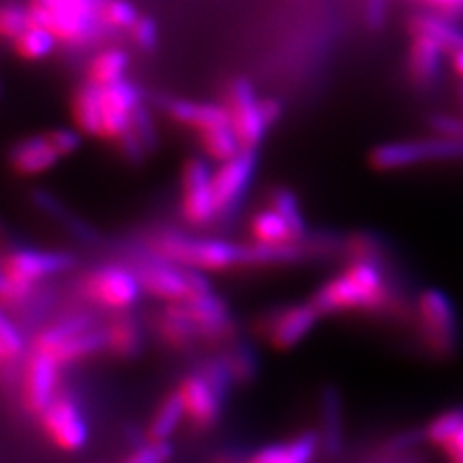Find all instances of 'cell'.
I'll list each match as a JSON object with an SVG mask.
<instances>
[{"instance_id":"obj_35","label":"cell","mask_w":463,"mask_h":463,"mask_svg":"<svg viewBox=\"0 0 463 463\" xmlns=\"http://www.w3.org/2000/svg\"><path fill=\"white\" fill-rule=\"evenodd\" d=\"M172 458L170 440H151L147 439L143 444L136 446L122 463H168Z\"/></svg>"},{"instance_id":"obj_31","label":"cell","mask_w":463,"mask_h":463,"mask_svg":"<svg viewBox=\"0 0 463 463\" xmlns=\"http://www.w3.org/2000/svg\"><path fill=\"white\" fill-rule=\"evenodd\" d=\"M199 139L203 145V151H205L216 163L228 161V158L238 155L243 149L236 129L232 124L214 128V129H211V132L201 134Z\"/></svg>"},{"instance_id":"obj_4","label":"cell","mask_w":463,"mask_h":463,"mask_svg":"<svg viewBox=\"0 0 463 463\" xmlns=\"http://www.w3.org/2000/svg\"><path fill=\"white\" fill-rule=\"evenodd\" d=\"M74 257L47 250H12L3 257L0 269V298L5 307H18L32 298L39 282L74 267Z\"/></svg>"},{"instance_id":"obj_22","label":"cell","mask_w":463,"mask_h":463,"mask_svg":"<svg viewBox=\"0 0 463 463\" xmlns=\"http://www.w3.org/2000/svg\"><path fill=\"white\" fill-rule=\"evenodd\" d=\"M156 332L172 350H185L199 340L197 328L184 303H166V307L156 317Z\"/></svg>"},{"instance_id":"obj_10","label":"cell","mask_w":463,"mask_h":463,"mask_svg":"<svg viewBox=\"0 0 463 463\" xmlns=\"http://www.w3.org/2000/svg\"><path fill=\"white\" fill-rule=\"evenodd\" d=\"M180 211L192 228H205L221 219L214 201L213 170L203 158H190L184 166Z\"/></svg>"},{"instance_id":"obj_13","label":"cell","mask_w":463,"mask_h":463,"mask_svg":"<svg viewBox=\"0 0 463 463\" xmlns=\"http://www.w3.org/2000/svg\"><path fill=\"white\" fill-rule=\"evenodd\" d=\"M257 168V149H241L228 161L219 163L213 170L214 201L219 207V216L234 213L253 180Z\"/></svg>"},{"instance_id":"obj_46","label":"cell","mask_w":463,"mask_h":463,"mask_svg":"<svg viewBox=\"0 0 463 463\" xmlns=\"http://www.w3.org/2000/svg\"><path fill=\"white\" fill-rule=\"evenodd\" d=\"M263 110H265V116H267V120H269L270 126L280 118V105H279V100H274V99H263Z\"/></svg>"},{"instance_id":"obj_38","label":"cell","mask_w":463,"mask_h":463,"mask_svg":"<svg viewBox=\"0 0 463 463\" xmlns=\"http://www.w3.org/2000/svg\"><path fill=\"white\" fill-rule=\"evenodd\" d=\"M105 18L114 29H132L139 20V14L128 0H107Z\"/></svg>"},{"instance_id":"obj_39","label":"cell","mask_w":463,"mask_h":463,"mask_svg":"<svg viewBox=\"0 0 463 463\" xmlns=\"http://www.w3.org/2000/svg\"><path fill=\"white\" fill-rule=\"evenodd\" d=\"M129 129H132V132L136 134V137L145 145V149L151 151L155 147V141H156L155 124H153L149 109L145 107L143 103H139L137 109L134 110L132 128H129Z\"/></svg>"},{"instance_id":"obj_29","label":"cell","mask_w":463,"mask_h":463,"mask_svg":"<svg viewBox=\"0 0 463 463\" xmlns=\"http://www.w3.org/2000/svg\"><path fill=\"white\" fill-rule=\"evenodd\" d=\"M129 64V56L124 49L110 47L99 51L93 61L87 66V81L95 85H112L124 80L126 70Z\"/></svg>"},{"instance_id":"obj_36","label":"cell","mask_w":463,"mask_h":463,"mask_svg":"<svg viewBox=\"0 0 463 463\" xmlns=\"http://www.w3.org/2000/svg\"><path fill=\"white\" fill-rule=\"evenodd\" d=\"M32 25V14L29 8H24L20 5H5L0 10V32L10 41L16 39L22 32Z\"/></svg>"},{"instance_id":"obj_30","label":"cell","mask_w":463,"mask_h":463,"mask_svg":"<svg viewBox=\"0 0 463 463\" xmlns=\"http://www.w3.org/2000/svg\"><path fill=\"white\" fill-rule=\"evenodd\" d=\"M58 45V37L51 32L49 27L41 24H32L25 32H22L14 39V49L25 58V61H41L52 54Z\"/></svg>"},{"instance_id":"obj_7","label":"cell","mask_w":463,"mask_h":463,"mask_svg":"<svg viewBox=\"0 0 463 463\" xmlns=\"http://www.w3.org/2000/svg\"><path fill=\"white\" fill-rule=\"evenodd\" d=\"M134 270L141 282L143 294L166 303H182L211 289L203 272L170 263L153 253L149 259L139 260Z\"/></svg>"},{"instance_id":"obj_23","label":"cell","mask_w":463,"mask_h":463,"mask_svg":"<svg viewBox=\"0 0 463 463\" xmlns=\"http://www.w3.org/2000/svg\"><path fill=\"white\" fill-rule=\"evenodd\" d=\"M318 448L315 432H303L299 437L260 448L259 452L245 459V463H311Z\"/></svg>"},{"instance_id":"obj_14","label":"cell","mask_w":463,"mask_h":463,"mask_svg":"<svg viewBox=\"0 0 463 463\" xmlns=\"http://www.w3.org/2000/svg\"><path fill=\"white\" fill-rule=\"evenodd\" d=\"M61 364L51 355L32 350L22 371V403L25 411L39 417L58 396Z\"/></svg>"},{"instance_id":"obj_20","label":"cell","mask_w":463,"mask_h":463,"mask_svg":"<svg viewBox=\"0 0 463 463\" xmlns=\"http://www.w3.org/2000/svg\"><path fill=\"white\" fill-rule=\"evenodd\" d=\"M166 112L174 120L192 128L197 136L211 132L214 128L232 124L230 112L226 105L216 103H199V100L172 99L166 103Z\"/></svg>"},{"instance_id":"obj_12","label":"cell","mask_w":463,"mask_h":463,"mask_svg":"<svg viewBox=\"0 0 463 463\" xmlns=\"http://www.w3.org/2000/svg\"><path fill=\"white\" fill-rule=\"evenodd\" d=\"M321 317L323 315L313 306V301L296 303V306H288L267 315L260 325V335L274 350L288 352L311 335Z\"/></svg>"},{"instance_id":"obj_1","label":"cell","mask_w":463,"mask_h":463,"mask_svg":"<svg viewBox=\"0 0 463 463\" xmlns=\"http://www.w3.org/2000/svg\"><path fill=\"white\" fill-rule=\"evenodd\" d=\"M394 299L383 267L369 260H350L311 298L321 315L386 311L394 309Z\"/></svg>"},{"instance_id":"obj_2","label":"cell","mask_w":463,"mask_h":463,"mask_svg":"<svg viewBox=\"0 0 463 463\" xmlns=\"http://www.w3.org/2000/svg\"><path fill=\"white\" fill-rule=\"evenodd\" d=\"M149 250L153 255L199 272H226L253 267V245L219 238L187 236L180 232H161Z\"/></svg>"},{"instance_id":"obj_47","label":"cell","mask_w":463,"mask_h":463,"mask_svg":"<svg viewBox=\"0 0 463 463\" xmlns=\"http://www.w3.org/2000/svg\"><path fill=\"white\" fill-rule=\"evenodd\" d=\"M450 54H452V68H454V71L458 74V78L463 80V47L454 51V52H450Z\"/></svg>"},{"instance_id":"obj_19","label":"cell","mask_w":463,"mask_h":463,"mask_svg":"<svg viewBox=\"0 0 463 463\" xmlns=\"http://www.w3.org/2000/svg\"><path fill=\"white\" fill-rule=\"evenodd\" d=\"M61 158L62 156L56 153L47 134L22 139L10 151V165L14 172L25 178H33L39 176V174L49 172Z\"/></svg>"},{"instance_id":"obj_8","label":"cell","mask_w":463,"mask_h":463,"mask_svg":"<svg viewBox=\"0 0 463 463\" xmlns=\"http://www.w3.org/2000/svg\"><path fill=\"white\" fill-rule=\"evenodd\" d=\"M463 139H450L432 136L413 141H390L376 145L369 155V163L374 170L394 172L427 163L461 161Z\"/></svg>"},{"instance_id":"obj_26","label":"cell","mask_w":463,"mask_h":463,"mask_svg":"<svg viewBox=\"0 0 463 463\" xmlns=\"http://www.w3.org/2000/svg\"><path fill=\"white\" fill-rule=\"evenodd\" d=\"M411 33H421L437 43L448 51L454 52L463 47V27H459L450 16H434V14H419L410 22Z\"/></svg>"},{"instance_id":"obj_15","label":"cell","mask_w":463,"mask_h":463,"mask_svg":"<svg viewBox=\"0 0 463 463\" xmlns=\"http://www.w3.org/2000/svg\"><path fill=\"white\" fill-rule=\"evenodd\" d=\"M39 421L47 439L62 452L81 450L87 437H90V430H87V423L78 403L62 394H58L51 402L49 408L39 415Z\"/></svg>"},{"instance_id":"obj_32","label":"cell","mask_w":463,"mask_h":463,"mask_svg":"<svg viewBox=\"0 0 463 463\" xmlns=\"http://www.w3.org/2000/svg\"><path fill=\"white\" fill-rule=\"evenodd\" d=\"M463 427V408H450L432 417L423 429L425 440L437 448H444Z\"/></svg>"},{"instance_id":"obj_43","label":"cell","mask_w":463,"mask_h":463,"mask_svg":"<svg viewBox=\"0 0 463 463\" xmlns=\"http://www.w3.org/2000/svg\"><path fill=\"white\" fill-rule=\"evenodd\" d=\"M364 14H365V24L373 32H379L386 22L388 14V0H365L364 3Z\"/></svg>"},{"instance_id":"obj_6","label":"cell","mask_w":463,"mask_h":463,"mask_svg":"<svg viewBox=\"0 0 463 463\" xmlns=\"http://www.w3.org/2000/svg\"><path fill=\"white\" fill-rule=\"evenodd\" d=\"M32 350L47 354L62 367L105 350L103 328H93L85 315L64 318L35 336Z\"/></svg>"},{"instance_id":"obj_21","label":"cell","mask_w":463,"mask_h":463,"mask_svg":"<svg viewBox=\"0 0 463 463\" xmlns=\"http://www.w3.org/2000/svg\"><path fill=\"white\" fill-rule=\"evenodd\" d=\"M448 51L434 39L415 33L410 49V74L421 87H430L442 78Z\"/></svg>"},{"instance_id":"obj_5","label":"cell","mask_w":463,"mask_h":463,"mask_svg":"<svg viewBox=\"0 0 463 463\" xmlns=\"http://www.w3.org/2000/svg\"><path fill=\"white\" fill-rule=\"evenodd\" d=\"M417 332L425 350L439 359H450L459 350V321L452 299L437 288L423 289L415 303Z\"/></svg>"},{"instance_id":"obj_11","label":"cell","mask_w":463,"mask_h":463,"mask_svg":"<svg viewBox=\"0 0 463 463\" xmlns=\"http://www.w3.org/2000/svg\"><path fill=\"white\" fill-rule=\"evenodd\" d=\"M224 105L228 107L232 126L236 129L241 147L257 149L270 124L263 110V100L257 99L253 85L245 78L232 81Z\"/></svg>"},{"instance_id":"obj_9","label":"cell","mask_w":463,"mask_h":463,"mask_svg":"<svg viewBox=\"0 0 463 463\" xmlns=\"http://www.w3.org/2000/svg\"><path fill=\"white\" fill-rule=\"evenodd\" d=\"M80 292L100 309L124 313L136 306L143 288L134 269L103 265L85 274L80 282Z\"/></svg>"},{"instance_id":"obj_18","label":"cell","mask_w":463,"mask_h":463,"mask_svg":"<svg viewBox=\"0 0 463 463\" xmlns=\"http://www.w3.org/2000/svg\"><path fill=\"white\" fill-rule=\"evenodd\" d=\"M182 303L187 315H190L192 323L197 328L199 340L222 342L232 338V332H234L232 315L226 307V303L219 296L213 294V289L194 296Z\"/></svg>"},{"instance_id":"obj_45","label":"cell","mask_w":463,"mask_h":463,"mask_svg":"<svg viewBox=\"0 0 463 463\" xmlns=\"http://www.w3.org/2000/svg\"><path fill=\"white\" fill-rule=\"evenodd\" d=\"M442 450L446 452L450 463H463V427L454 434L450 442H448Z\"/></svg>"},{"instance_id":"obj_44","label":"cell","mask_w":463,"mask_h":463,"mask_svg":"<svg viewBox=\"0 0 463 463\" xmlns=\"http://www.w3.org/2000/svg\"><path fill=\"white\" fill-rule=\"evenodd\" d=\"M419 3H425L432 8L440 10L444 16H459L463 14V0H419Z\"/></svg>"},{"instance_id":"obj_3","label":"cell","mask_w":463,"mask_h":463,"mask_svg":"<svg viewBox=\"0 0 463 463\" xmlns=\"http://www.w3.org/2000/svg\"><path fill=\"white\" fill-rule=\"evenodd\" d=\"M107 0H29L32 24L49 27L68 47H90L100 41L109 29L105 18Z\"/></svg>"},{"instance_id":"obj_28","label":"cell","mask_w":463,"mask_h":463,"mask_svg":"<svg viewBox=\"0 0 463 463\" xmlns=\"http://www.w3.org/2000/svg\"><path fill=\"white\" fill-rule=\"evenodd\" d=\"M185 421V408L184 402L178 394V390L168 392L161 403L156 405V410L147 425V439L151 440H170L174 432L180 429V425Z\"/></svg>"},{"instance_id":"obj_27","label":"cell","mask_w":463,"mask_h":463,"mask_svg":"<svg viewBox=\"0 0 463 463\" xmlns=\"http://www.w3.org/2000/svg\"><path fill=\"white\" fill-rule=\"evenodd\" d=\"M105 350L116 357H134L141 347V330L132 317L120 315L103 328Z\"/></svg>"},{"instance_id":"obj_34","label":"cell","mask_w":463,"mask_h":463,"mask_svg":"<svg viewBox=\"0 0 463 463\" xmlns=\"http://www.w3.org/2000/svg\"><path fill=\"white\" fill-rule=\"evenodd\" d=\"M24 350L25 340L20 328L10 321L8 315H5L3 321H0V361H3V365H16L24 355Z\"/></svg>"},{"instance_id":"obj_17","label":"cell","mask_w":463,"mask_h":463,"mask_svg":"<svg viewBox=\"0 0 463 463\" xmlns=\"http://www.w3.org/2000/svg\"><path fill=\"white\" fill-rule=\"evenodd\" d=\"M178 394L185 408V421L194 429L205 430L216 423L221 415L224 396L201 373L184 376L178 384Z\"/></svg>"},{"instance_id":"obj_16","label":"cell","mask_w":463,"mask_h":463,"mask_svg":"<svg viewBox=\"0 0 463 463\" xmlns=\"http://www.w3.org/2000/svg\"><path fill=\"white\" fill-rule=\"evenodd\" d=\"M100 103H103L100 139H110L116 143L132 128L134 110L139 103H143L141 93L134 83H129L124 78L112 85L100 87Z\"/></svg>"},{"instance_id":"obj_24","label":"cell","mask_w":463,"mask_h":463,"mask_svg":"<svg viewBox=\"0 0 463 463\" xmlns=\"http://www.w3.org/2000/svg\"><path fill=\"white\" fill-rule=\"evenodd\" d=\"M250 234L253 241L263 243V245H274V248L303 241L296 234L294 228L288 224L284 216L279 211H274L272 207L257 211L253 214V219L250 222Z\"/></svg>"},{"instance_id":"obj_37","label":"cell","mask_w":463,"mask_h":463,"mask_svg":"<svg viewBox=\"0 0 463 463\" xmlns=\"http://www.w3.org/2000/svg\"><path fill=\"white\" fill-rule=\"evenodd\" d=\"M222 359H224V364L228 365L232 379H234V381H250L257 371L255 357L248 350V347H236V350H232Z\"/></svg>"},{"instance_id":"obj_25","label":"cell","mask_w":463,"mask_h":463,"mask_svg":"<svg viewBox=\"0 0 463 463\" xmlns=\"http://www.w3.org/2000/svg\"><path fill=\"white\" fill-rule=\"evenodd\" d=\"M71 116L78 129L85 136L100 137L103 129V103H100V87L87 81L71 100Z\"/></svg>"},{"instance_id":"obj_41","label":"cell","mask_w":463,"mask_h":463,"mask_svg":"<svg viewBox=\"0 0 463 463\" xmlns=\"http://www.w3.org/2000/svg\"><path fill=\"white\" fill-rule=\"evenodd\" d=\"M51 143L54 145L56 153L61 155L62 158L76 153L80 149L81 145V134L80 129H70V128H58V129H52V132L47 134Z\"/></svg>"},{"instance_id":"obj_33","label":"cell","mask_w":463,"mask_h":463,"mask_svg":"<svg viewBox=\"0 0 463 463\" xmlns=\"http://www.w3.org/2000/svg\"><path fill=\"white\" fill-rule=\"evenodd\" d=\"M269 207H272L274 211H279L288 221V224L294 228L296 234L301 240H306L307 224H306V219H303V213H301V207L298 203V197L292 190H288V187H277V190H272L270 195H269Z\"/></svg>"},{"instance_id":"obj_40","label":"cell","mask_w":463,"mask_h":463,"mask_svg":"<svg viewBox=\"0 0 463 463\" xmlns=\"http://www.w3.org/2000/svg\"><path fill=\"white\" fill-rule=\"evenodd\" d=\"M429 128L439 137L463 139V120L454 114L434 112L432 116H429Z\"/></svg>"},{"instance_id":"obj_42","label":"cell","mask_w":463,"mask_h":463,"mask_svg":"<svg viewBox=\"0 0 463 463\" xmlns=\"http://www.w3.org/2000/svg\"><path fill=\"white\" fill-rule=\"evenodd\" d=\"M129 33H132V39H134L136 45L143 51L155 49L156 41H158L156 24L149 16H139V20L134 24V27L129 29Z\"/></svg>"}]
</instances>
